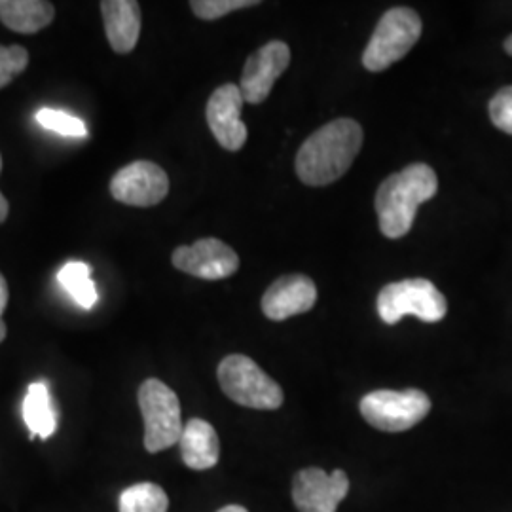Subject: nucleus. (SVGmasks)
<instances>
[{
	"label": "nucleus",
	"instance_id": "f257e3e1",
	"mask_svg": "<svg viewBox=\"0 0 512 512\" xmlns=\"http://www.w3.org/2000/svg\"><path fill=\"white\" fill-rule=\"evenodd\" d=\"M363 147V128L349 118L317 129L296 156V173L308 186H327L346 175Z\"/></svg>",
	"mask_w": 512,
	"mask_h": 512
},
{
	"label": "nucleus",
	"instance_id": "f03ea898",
	"mask_svg": "<svg viewBox=\"0 0 512 512\" xmlns=\"http://www.w3.org/2000/svg\"><path fill=\"white\" fill-rule=\"evenodd\" d=\"M439 190L433 167L412 164L387 177L376 194V211L385 238H404L416 219L421 203L429 202Z\"/></svg>",
	"mask_w": 512,
	"mask_h": 512
},
{
	"label": "nucleus",
	"instance_id": "7ed1b4c3",
	"mask_svg": "<svg viewBox=\"0 0 512 512\" xmlns=\"http://www.w3.org/2000/svg\"><path fill=\"white\" fill-rule=\"evenodd\" d=\"M219 384L234 403L255 410H277L283 389L247 355H228L220 361Z\"/></svg>",
	"mask_w": 512,
	"mask_h": 512
},
{
	"label": "nucleus",
	"instance_id": "20e7f679",
	"mask_svg": "<svg viewBox=\"0 0 512 512\" xmlns=\"http://www.w3.org/2000/svg\"><path fill=\"white\" fill-rule=\"evenodd\" d=\"M421 18L412 8L387 10L363 54V65L372 73H382L401 61L421 37Z\"/></svg>",
	"mask_w": 512,
	"mask_h": 512
},
{
	"label": "nucleus",
	"instance_id": "39448f33",
	"mask_svg": "<svg viewBox=\"0 0 512 512\" xmlns=\"http://www.w3.org/2000/svg\"><path fill=\"white\" fill-rule=\"evenodd\" d=\"M139 408L145 420V448L158 454L175 446L183 435L181 403L164 382L150 378L139 387Z\"/></svg>",
	"mask_w": 512,
	"mask_h": 512
},
{
	"label": "nucleus",
	"instance_id": "423d86ee",
	"mask_svg": "<svg viewBox=\"0 0 512 512\" xmlns=\"http://www.w3.org/2000/svg\"><path fill=\"white\" fill-rule=\"evenodd\" d=\"M446 311L444 294L427 279L389 283L378 294V313L385 325H397L404 315H414L423 323H439Z\"/></svg>",
	"mask_w": 512,
	"mask_h": 512
},
{
	"label": "nucleus",
	"instance_id": "0eeeda50",
	"mask_svg": "<svg viewBox=\"0 0 512 512\" xmlns=\"http://www.w3.org/2000/svg\"><path fill=\"white\" fill-rule=\"evenodd\" d=\"M431 412V399L420 389L372 391L361 401V414L372 427L385 433H403Z\"/></svg>",
	"mask_w": 512,
	"mask_h": 512
},
{
	"label": "nucleus",
	"instance_id": "6e6552de",
	"mask_svg": "<svg viewBox=\"0 0 512 512\" xmlns=\"http://www.w3.org/2000/svg\"><path fill=\"white\" fill-rule=\"evenodd\" d=\"M110 194L116 202L133 207H152L169 194V177L160 165L139 160L122 167L110 181Z\"/></svg>",
	"mask_w": 512,
	"mask_h": 512
},
{
	"label": "nucleus",
	"instance_id": "1a4fd4ad",
	"mask_svg": "<svg viewBox=\"0 0 512 512\" xmlns=\"http://www.w3.org/2000/svg\"><path fill=\"white\" fill-rule=\"evenodd\" d=\"M171 260L177 270L205 281L226 279L236 274L239 268L236 251L215 238L200 239L194 245L179 247L175 249Z\"/></svg>",
	"mask_w": 512,
	"mask_h": 512
},
{
	"label": "nucleus",
	"instance_id": "9d476101",
	"mask_svg": "<svg viewBox=\"0 0 512 512\" xmlns=\"http://www.w3.org/2000/svg\"><path fill=\"white\" fill-rule=\"evenodd\" d=\"M289 65L291 48L285 42L272 40L264 44L245 63L239 82L243 99L251 105L264 103L274 88L275 80L287 71Z\"/></svg>",
	"mask_w": 512,
	"mask_h": 512
},
{
	"label": "nucleus",
	"instance_id": "9b49d317",
	"mask_svg": "<svg viewBox=\"0 0 512 512\" xmlns=\"http://www.w3.org/2000/svg\"><path fill=\"white\" fill-rule=\"evenodd\" d=\"M349 492V478L344 471L327 475L323 469L310 467L294 476L293 501L300 512H336Z\"/></svg>",
	"mask_w": 512,
	"mask_h": 512
},
{
	"label": "nucleus",
	"instance_id": "f8f14e48",
	"mask_svg": "<svg viewBox=\"0 0 512 512\" xmlns=\"http://www.w3.org/2000/svg\"><path fill=\"white\" fill-rule=\"evenodd\" d=\"M243 95L238 84H224L207 101V124L219 145L230 152L243 148L247 141V126L241 120Z\"/></svg>",
	"mask_w": 512,
	"mask_h": 512
},
{
	"label": "nucleus",
	"instance_id": "ddd939ff",
	"mask_svg": "<svg viewBox=\"0 0 512 512\" xmlns=\"http://www.w3.org/2000/svg\"><path fill=\"white\" fill-rule=\"evenodd\" d=\"M317 302V287L308 275H283L262 296V311L272 321H285L310 311Z\"/></svg>",
	"mask_w": 512,
	"mask_h": 512
},
{
	"label": "nucleus",
	"instance_id": "4468645a",
	"mask_svg": "<svg viewBox=\"0 0 512 512\" xmlns=\"http://www.w3.org/2000/svg\"><path fill=\"white\" fill-rule=\"evenodd\" d=\"M101 14L110 48L116 54L135 50L141 35V6L133 0H103Z\"/></svg>",
	"mask_w": 512,
	"mask_h": 512
},
{
	"label": "nucleus",
	"instance_id": "2eb2a0df",
	"mask_svg": "<svg viewBox=\"0 0 512 512\" xmlns=\"http://www.w3.org/2000/svg\"><path fill=\"white\" fill-rule=\"evenodd\" d=\"M181 454L186 467L207 471L219 463V435L211 423L200 418L188 421L181 435Z\"/></svg>",
	"mask_w": 512,
	"mask_h": 512
},
{
	"label": "nucleus",
	"instance_id": "dca6fc26",
	"mask_svg": "<svg viewBox=\"0 0 512 512\" xmlns=\"http://www.w3.org/2000/svg\"><path fill=\"white\" fill-rule=\"evenodd\" d=\"M55 18V6L46 0H0V21L14 33L33 35Z\"/></svg>",
	"mask_w": 512,
	"mask_h": 512
},
{
	"label": "nucleus",
	"instance_id": "f3484780",
	"mask_svg": "<svg viewBox=\"0 0 512 512\" xmlns=\"http://www.w3.org/2000/svg\"><path fill=\"white\" fill-rule=\"evenodd\" d=\"M23 418L31 429V439H50L54 435L57 414L50 389L44 382H37L29 387L23 403Z\"/></svg>",
	"mask_w": 512,
	"mask_h": 512
},
{
	"label": "nucleus",
	"instance_id": "a211bd4d",
	"mask_svg": "<svg viewBox=\"0 0 512 512\" xmlns=\"http://www.w3.org/2000/svg\"><path fill=\"white\" fill-rule=\"evenodd\" d=\"M118 509L120 512H167L169 499L158 484L141 482L122 492Z\"/></svg>",
	"mask_w": 512,
	"mask_h": 512
},
{
	"label": "nucleus",
	"instance_id": "6ab92c4d",
	"mask_svg": "<svg viewBox=\"0 0 512 512\" xmlns=\"http://www.w3.org/2000/svg\"><path fill=\"white\" fill-rule=\"evenodd\" d=\"M90 266L82 264V262H69L67 266H63V270L57 275L59 283L63 285V289L71 294L74 302L82 308H92L97 302V291L90 279Z\"/></svg>",
	"mask_w": 512,
	"mask_h": 512
},
{
	"label": "nucleus",
	"instance_id": "aec40b11",
	"mask_svg": "<svg viewBox=\"0 0 512 512\" xmlns=\"http://www.w3.org/2000/svg\"><path fill=\"white\" fill-rule=\"evenodd\" d=\"M37 120L40 126L52 129V131L61 133V135H69V137H86L88 135L86 124L80 118L71 116L67 112H61V110H38Z\"/></svg>",
	"mask_w": 512,
	"mask_h": 512
},
{
	"label": "nucleus",
	"instance_id": "412c9836",
	"mask_svg": "<svg viewBox=\"0 0 512 512\" xmlns=\"http://www.w3.org/2000/svg\"><path fill=\"white\" fill-rule=\"evenodd\" d=\"M29 65V52L23 46H0V90L6 88Z\"/></svg>",
	"mask_w": 512,
	"mask_h": 512
},
{
	"label": "nucleus",
	"instance_id": "4be33fe9",
	"mask_svg": "<svg viewBox=\"0 0 512 512\" xmlns=\"http://www.w3.org/2000/svg\"><path fill=\"white\" fill-rule=\"evenodd\" d=\"M256 0H194L190 2L192 12L203 21H215L230 12L256 6Z\"/></svg>",
	"mask_w": 512,
	"mask_h": 512
},
{
	"label": "nucleus",
	"instance_id": "5701e85b",
	"mask_svg": "<svg viewBox=\"0 0 512 512\" xmlns=\"http://www.w3.org/2000/svg\"><path fill=\"white\" fill-rule=\"evenodd\" d=\"M490 118L495 128L512 135V86L495 93L490 101Z\"/></svg>",
	"mask_w": 512,
	"mask_h": 512
},
{
	"label": "nucleus",
	"instance_id": "b1692460",
	"mask_svg": "<svg viewBox=\"0 0 512 512\" xmlns=\"http://www.w3.org/2000/svg\"><path fill=\"white\" fill-rule=\"evenodd\" d=\"M8 283H6V279H4V275L0 274V342L6 338V323L2 321V313L6 310V306H8Z\"/></svg>",
	"mask_w": 512,
	"mask_h": 512
},
{
	"label": "nucleus",
	"instance_id": "393cba45",
	"mask_svg": "<svg viewBox=\"0 0 512 512\" xmlns=\"http://www.w3.org/2000/svg\"><path fill=\"white\" fill-rule=\"evenodd\" d=\"M8 211H10V205H8V200L4 198V194L0 192V224L6 220L8 217Z\"/></svg>",
	"mask_w": 512,
	"mask_h": 512
},
{
	"label": "nucleus",
	"instance_id": "a878e982",
	"mask_svg": "<svg viewBox=\"0 0 512 512\" xmlns=\"http://www.w3.org/2000/svg\"><path fill=\"white\" fill-rule=\"evenodd\" d=\"M219 512H249L245 507H239V505H228L224 509H220Z\"/></svg>",
	"mask_w": 512,
	"mask_h": 512
},
{
	"label": "nucleus",
	"instance_id": "bb28decb",
	"mask_svg": "<svg viewBox=\"0 0 512 512\" xmlns=\"http://www.w3.org/2000/svg\"><path fill=\"white\" fill-rule=\"evenodd\" d=\"M505 52H507L509 55H512V35L511 37L507 38V40H505Z\"/></svg>",
	"mask_w": 512,
	"mask_h": 512
}]
</instances>
